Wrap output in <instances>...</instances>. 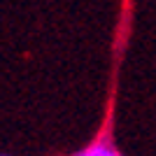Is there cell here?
<instances>
[{"label": "cell", "mask_w": 156, "mask_h": 156, "mask_svg": "<svg viewBox=\"0 0 156 156\" xmlns=\"http://www.w3.org/2000/svg\"><path fill=\"white\" fill-rule=\"evenodd\" d=\"M75 156H121V154H119L107 140H98L96 144H91L89 149L79 151V154H75Z\"/></svg>", "instance_id": "cell-1"}]
</instances>
